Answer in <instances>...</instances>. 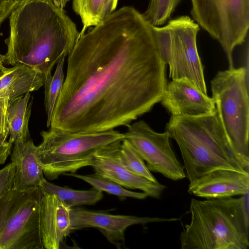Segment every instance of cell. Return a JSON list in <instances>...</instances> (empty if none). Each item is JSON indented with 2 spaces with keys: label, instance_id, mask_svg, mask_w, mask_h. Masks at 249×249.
I'll list each match as a JSON object with an SVG mask.
<instances>
[{
  "label": "cell",
  "instance_id": "cell-1",
  "mask_svg": "<svg viewBox=\"0 0 249 249\" xmlns=\"http://www.w3.org/2000/svg\"><path fill=\"white\" fill-rule=\"evenodd\" d=\"M67 62L51 128L94 132L126 126L161 101L167 85L152 26L130 6L89 28Z\"/></svg>",
  "mask_w": 249,
  "mask_h": 249
},
{
  "label": "cell",
  "instance_id": "cell-2",
  "mask_svg": "<svg viewBox=\"0 0 249 249\" xmlns=\"http://www.w3.org/2000/svg\"><path fill=\"white\" fill-rule=\"evenodd\" d=\"M9 19L4 64L24 65L45 76L80 37L75 23L52 0H22Z\"/></svg>",
  "mask_w": 249,
  "mask_h": 249
},
{
  "label": "cell",
  "instance_id": "cell-3",
  "mask_svg": "<svg viewBox=\"0 0 249 249\" xmlns=\"http://www.w3.org/2000/svg\"><path fill=\"white\" fill-rule=\"evenodd\" d=\"M180 150L191 182L218 169L249 174L234 153L216 112L199 116L172 115L166 124Z\"/></svg>",
  "mask_w": 249,
  "mask_h": 249
},
{
  "label": "cell",
  "instance_id": "cell-4",
  "mask_svg": "<svg viewBox=\"0 0 249 249\" xmlns=\"http://www.w3.org/2000/svg\"><path fill=\"white\" fill-rule=\"evenodd\" d=\"M249 193L239 197L198 200L190 204L191 219L179 236L181 249H248Z\"/></svg>",
  "mask_w": 249,
  "mask_h": 249
},
{
  "label": "cell",
  "instance_id": "cell-5",
  "mask_svg": "<svg viewBox=\"0 0 249 249\" xmlns=\"http://www.w3.org/2000/svg\"><path fill=\"white\" fill-rule=\"evenodd\" d=\"M38 146L43 173L49 180L66 173L91 166L94 154L102 148L125 138L124 133L111 129L94 132H68L50 128L40 132Z\"/></svg>",
  "mask_w": 249,
  "mask_h": 249
},
{
  "label": "cell",
  "instance_id": "cell-6",
  "mask_svg": "<svg viewBox=\"0 0 249 249\" xmlns=\"http://www.w3.org/2000/svg\"><path fill=\"white\" fill-rule=\"evenodd\" d=\"M211 85L212 98L228 140L249 168V72L243 67L219 71Z\"/></svg>",
  "mask_w": 249,
  "mask_h": 249
},
{
  "label": "cell",
  "instance_id": "cell-7",
  "mask_svg": "<svg viewBox=\"0 0 249 249\" xmlns=\"http://www.w3.org/2000/svg\"><path fill=\"white\" fill-rule=\"evenodd\" d=\"M152 30L160 57L169 66L172 80L187 79L207 94L204 66L197 48L198 24L189 16H181L163 26H152Z\"/></svg>",
  "mask_w": 249,
  "mask_h": 249
},
{
  "label": "cell",
  "instance_id": "cell-8",
  "mask_svg": "<svg viewBox=\"0 0 249 249\" xmlns=\"http://www.w3.org/2000/svg\"><path fill=\"white\" fill-rule=\"evenodd\" d=\"M41 191L11 189L0 199V249H43L39 228Z\"/></svg>",
  "mask_w": 249,
  "mask_h": 249
},
{
  "label": "cell",
  "instance_id": "cell-9",
  "mask_svg": "<svg viewBox=\"0 0 249 249\" xmlns=\"http://www.w3.org/2000/svg\"><path fill=\"white\" fill-rule=\"evenodd\" d=\"M190 14L199 26L216 40L225 52L229 68L232 53L248 37L249 0H191Z\"/></svg>",
  "mask_w": 249,
  "mask_h": 249
},
{
  "label": "cell",
  "instance_id": "cell-10",
  "mask_svg": "<svg viewBox=\"0 0 249 249\" xmlns=\"http://www.w3.org/2000/svg\"><path fill=\"white\" fill-rule=\"evenodd\" d=\"M124 133L150 171L161 174L174 181L183 179L186 174L170 143L167 131L158 133L146 123L141 120L126 126Z\"/></svg>",
  "mask_w": 249,
  "mask_h": 249
},
{
  "label": "cell",
  "instance_id": "cell-11",
  "mask_svg": "<svg viewBox=\"0 0 249 249\" xmlns=\"http://www.w3.org/2000/svg\"><path fill=\"white\" fill-rule=\"evenodd\" d=\"M70 216L71 231L86 228H96L110 242L118 248L121 243L124 242V232L130 226L154 222H173L179 220L178 218L114 215L80 208H71Z\"/></svg>",
  "mask_w": 249,
  "mask_h": 249
},
{
  "label": "cell",
  "instance_id": "cell-12",
  "mask_svg": "<svg viewBox=\"0 0 249 249\" xmlns=\"http://www.w3.org/2000/svg\"><path fill=\"white\" fill-rule=\"evenodd\" d=\"M121 141L102 148L94 154L91 166L94 169L95 174L124 187L138 189L148 196L159 199L165 188L164 185L132 173L120 161L117 152Z\"/></svg>",
  "mask_w": 249,
  "mask_h": 249
},
{
  "label": "cell",
  "instance_id": "cell-13",
  "mask_svg": "<svg viewBox=\"0 0 249 249\" xmlns=\"http://www.w3.org/2000/svg\"><path fill=\"white\" fill-rule=\"evenodd\" d=\"M160 101L171 115L199 116L216 112L212 98L185 78L167 84Z\"/></svg>",
  "mask_w": 249,
  "mask_h": 249
},
{
  "label": "cell",
  "instance_id": "cell-14",
  "mask_svg": "<svg viewBox=\"0 0 249 249\" xmlns=\"http://www.w3.org/2000/svg\"><path fill=\"white\" fill-rule=\"evenodd\" d=\"M71 209L55 195L41 191L39 228L44 249H60L71 232Z\"/></svg>",
  "mask_w": 249,
  "mask_h": 249
},
{
  "label": "cell",
  "instance_id": "cell-15",
  "mask_svg": "<svg viewBox=\"0 0 249 249\" xmlns=\"http://www.w3.org/2000/svg\"><path fill=\"white\" fill-rule=\"evenodd\" d=\"M188 193L206 199L242 196L249 193V174L216 170L190 182Z\"/></svg>",
  "mask_w": 249,
  "mask_h": 249
},
{
  "label": "cell",
  "instance_id": "cell-16",
  "mask_svg": "<svg viewBox=\"0 0 249 249\" xmlns=\"http://www.w3.org/2000/svg\"><path fill=\"white\" fill-rule=\"evenodd\" d=\"M10 155L15 165L13 189L24 191L39 186L45 178L38 146L30 138L13 143Z\"/></svg>",
  "mask_w": 249,
  "mask_h": 249
},
{
  "label": "cell",
  "instance_id": "cell-17",
  "mask_svg": "<svg viewBox=\"0 0 249 249\" xmlns=\"http://www.w3.org/2000/svg\"><path fill=\"white\" fill-rule=\"evenodd\" d=\"M45 76L27 66L17 65L0 71V98L14 99L27 92L39 89Z\"/></svg>",
  "mask_w": 249,
  "mask_h": 249
},
{
  "label": "cell",
  "instance_id": "cell-18",
  "mask_svg": "<svg viewBox=\"0 0 249 249\" xmlns=\"http://www.w3.org/2000/svg\"><path fill=\"white\" fill-rule=\"evenodd\" d=\"M30 92L10 100L8 109L9 141L13 143L30 139L28 124L31 114L33 99Z\"/></svg>",
  "mask_w": 249,
  "mask_h": 249
},
{
  "label": "cell",
  "instance_id": "cell-19",
  "mask_svg": "<svg viewBox=\"0 0 249 249\" xmlns=\"http://www.w3.org/2000/svg\"><path fill=\"white\" fill-rule=\"evenodd\" d=\"M39 187L45 193L53 194L70 208L84 205H93L103 197V192L93 188L89 190H77L50 183L46 179Z\"/></svg>",
  "mask_w": 249,
  "mask_h": 249
},
{
  "label": "cell",
  "instance_id": "cell-20",
  "mask_svg": "<svg viewBox=\"0 0 249 249\" xmlns=\"http://www.w3.org/2000/svg\"><path fill=\"white\" fill-rule=\"evenodd\" d=\"M66 56H62L56 64L53 75L51 72L45 75L44 86V106L47 115L46 125L50 127L52 114L62 89L64 81V66Z\"/></svg>",
  "mask_w": 249,
  "mask_h": 249
},
{
  "label": "cell",
  "instance_id": "cell-21",
  "mask_svg": "<svg viewBox=\"0 0 249 249\" xmlns=\"http://www.w3.org/2000/svg\"><path fill=\"white\" fill-rule=\"evenodd\" d=\"M63 175L82 179L92 186L93 188L116 196L120 198L131 197L138 199H144L148 196L143 192H137L129 191L120 184L95 173L92 175H83L75 173H66Z\"/></svg>",
  "mask_w": 249,
  "mask_h": 249
},
{
  "label": "cell",
  "instance_id": "cell-22",
  "mask_svg": "<svg viewBox=\"0 0 249 249\" xmlns=\"http://www.w3.org/2000/svg\"><path fill=\"white\" fill-rule=\"evenodd\" d=\"M117 155L120 161L129 171L154 182H158L147 168L144 160L126 138L121 141Z\"/></svg>",
  "mask_w": 249,
  "mask_h": 249
},
{
  "label": "cell",
  "instance_id": "cell-23",
  "mask_svg": "<svg viewBox=\"0 0 249 249\" xmlns=\"http://www.w3.org/2000/svg\"><path fill=\"white\" fill-rule=\"evenodd\" d=\"M105 0H73L72 8L80 17L82 29L80 36L88 28L98 24L104 19V7Z\"/></svg>",
  "mask_w": 249,
  "mask_h": 249
},
{
  "label": "cell",
  "instance_id": "cell-24",
  "mask_svg": "<svg viewBox=\"0 0 249 249\" xmlns=\"http://www.w3.org/2000/svg\"><path fill=\"white\" fill-rule=\"evenodd\" d=\"M181 0H156L151 16L148 20L151 25L161 26L170 20L171 15Z\"/></svg>",
  "mask_w": 249,
  "mask_h": 249
},
{
  "label": "cell",
  "instance_id": "cell-25",
  "mask_svg": "<svg viewBox=\"0 0 249 249\" xmlns=\"http://www.w3.org/2000/svg\"><path fill=\"white\" fill-rule=\"evenodd\" d=\"M15 165L11 162L0 170V199L13 188Z\"/></svg>",
  "mask_w": 249,
  "mask_h": 249
},
{
  "label": "cell",
  "instance_id": "cell-26",
  "mask_svg": "<svg viewBox=\"0 0 249 249\" xmlns=\"http://www.w3.org/2000/svg\"><path fill=\"white\" fill-rule=\"evenodd\" d=\"M10 101L7 97L0 98V140L3 141L9 134L7 115Z\"/></svg>",
  "mask_w": 249,
  "mask_h": 249
},
{
  "label": "cell",
  "instance_id": "cell-27",
  "mask_svg": "<svg viewBox=\"0 0 249 249\" xmlns=\"http://www.w3.org/2000/svg\"><path fill=\"white\" fill-rule=\"evenodd\" d=\"M22 0H0V27Z\"/></svg>",
  "mask_w": 249,
  "mask_h": 249
},
{
  "label": "cell",
  "instance_id": "cell-28",
  "mask_svg": "<svg viewBox=\"0 0 249 249\" xmlns=\"http://www.w3.org/2000/svg\"><path fill=\"white\" fill-rule=\"evenodd\" d=\"M13 143L8 141L0 140V165L4 164L12 153Z\"/></svg>",
  "mask_w": 249,
  "mask_h": 249
},
{
  "label": "cell",
  "instance_id": "cell-29",
  "mask_svg": "<svg viewBox=\"0 0 249 249\" xmlns=\"http://www.w3.org/2000/svg\"><path fill=\"white\" fill-rule=\"evenodd\" d=\"M118 0H105L103 16L105 18L113 12L117 7Z\"/></svg>",
  "mask_w": 249,
  "mask_h": 249
},
{
  "label": "cell",
  "instance_id": "cell-30",
  "mask_svg": "<svg viewBox=\"0 0 249 249\" xmlns=\"http://www.w3.org/2000/svg\"><path fill=\"white\" fill-rule=\"evenodd\" d=\"M156 0H150L147 9L142 13L144 18L147 20L149 19L152 13Z\"/></svg>",
  "mask_w": 249,
  "mask_h": 249
},
{
  "label": "cell",
  "instance_id": "cell-31",
  "mask_svg": "<svg viewBox=\"0 0 249 249\" xmlns=\"http://www.w3.org/2000/svg\"><path fill=\"white\" fill-rule=\"evenodd\" d=\"M54 4L57 7L64 9V8L67 4V2L70 0H52Z\"/></svg>",
  "mask_w": 249,
  "mask_h": 249
},
{
  "label": "cell",
  "instance_id": "cell-32",
  "mask_svg": "<svg viewBox=\"0 0 249 249\" xmlns=\"http://www.w3.org/2000/svg\"><path fill=\"white\" fill-rule=\"evenodd\" d=\"M5 59V55L0 54V71H5L7 69L4 66Z\"/></svg>",
  "mask_w": 249,
  "mask_h": 249
}]
</instances>
